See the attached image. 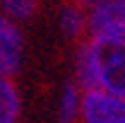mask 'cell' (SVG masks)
Wrapping results in <instances>:
<instances>
[{"label": "cell", "mask_w": 125, "mask_h": 123, "mask_svg": "<svg viewBox=\"0 0 125 123\" xmlns=\"http://www.w3.org/2000/svg\"><path fill=\"white\" fill-rule=\"evenodd\" d=\"M94 58L96 87L125 99V39H87Z\"/></svg>", "instance_id": "1"}, {"label": "cell", "mask_w": 125, "mask_h": 123, "mask_svg": "<svg viewBox=\"0 0 125 123\" xmlns=\"http://www.w3.org/2000/svg\"><path fill=\"white\" fill-rule=\"evenodd\" d=\"M79 106H82V89L75 80H67L58 94V121L60 123H77L79 121Z\"/></svg>", "instance_id": "7"}, {"label": "cell", "mask_w": 125, "mask_h": 123, "mask_svg": "<svg viewBox=\"0 0 125 123\" xmlns=\"http://www.w3.org/2000/svg\"><path fill=\"white\" fill-rule=\"evenodd\" d=\"M41 0H0V12L12 22H29L39 12Z\"/></svg>", "instance_id": "9"}, {"label": "cell", "mask_w": 125, "mask_h": 123, "mask_svg": "<svg viewBox=\"0 0 125 123\" xmlns=\"http://www.w3.org/2000/svg\"><path fill=\"white\" fill-rule=\"evenodd\" d=\"M89 39H125V0H99L87 7Z\"/></svg>", "instance_id": "2"}, {"label": "cell", "mask_w": 125, "mask_h": 123, "mask_svg": "<svg viewBox=\"0 0 125 123\" xmlns=\"http://www.w3.org/2000/svg\"><path fill=\"white\" fill-rule=\"evenodd\" d=\"M24 61V34L19 24L0 12V75L15 77Z\"/></svg>", "instance_id": "4"}, {"label": "cell", "mask_w": 125, "mask_h": 123, "mask_svg": "<svg viewBox=\"0 0 125 123\" xmlns=\"http://www.w3.org/2000/svg\"><path fill=\"white\" fill-rule=\"evenodd\" d=\"M22 118V94L12 77L0 75V123H19Z\"/></svg>", "instance_id": "6"}, {"label": "cell", "mask_w": 125, "mask_h": 123, "mask_svg": "<svg viewBox=\"0 0 125 123\" xmlns=\"http://www.w3.org/2000/svg\"><path fill=\"white\" fill-rule=\"evenodd\" d=\"M79 123H125V99H118L99 87L84 89Z\"/></svg>", "instance_id": "3"}, {"label": "cell", "mask_w": 125, "mask_h": 123, "mask_svg": "<svg viewBox=\"0 0 125 123\" xmlns=\"http://www.w3.org/2000/svg\"><path fill=\"white\" fill-rule=\"evenodd\" d=\"M75 82H77V87L82 92L96 87V80H94V58H92L89 41H82L77 46V53H75Z\"/></svg>", "instance_id": "8"}, {"label": "cell", "mask_w": 125, "mask_h": 123, "mask_svg": "<svg viewBox=\"0 0 125 123\" xmlns=\"http://www.w3.org/2000/svg\"><path fill=\"white\" fill-rule=\"evenodd\" d=\"M58 29L67 39H82L87 36V7L77 2H65L58 10Z\"/></svg>", "instance_id": "5"}, {"label": "cell", "mask_w": 125, "mask_h": 123, "mask_svg": "<svg viewBox=\"0 0 125 123\" xmlns=\"http://www.w3.org/2000/svg\"><path fill=\"white\" fill-rule=\"evenodd\" d=\"M72 2H77V5H82V7H92L94 2H99V0H72Z\"/></svg>", "instance_id": "10"}]
</instances>
